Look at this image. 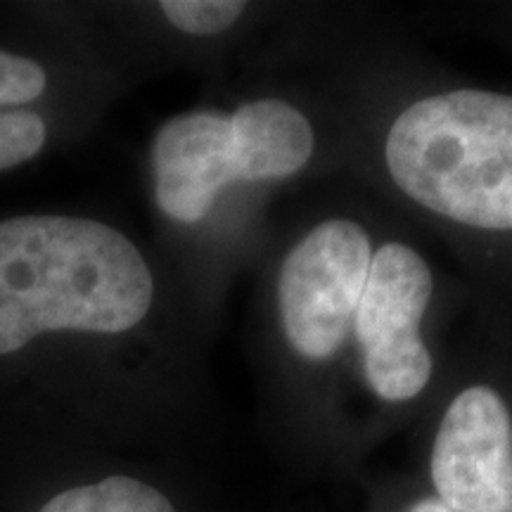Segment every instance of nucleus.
<instances>
[{
    "mask_svg": "<svg viewBox=\"0 0 512 512\" xmlns=\"http://www.w3.org/2000/svg\"><path fill=\"white\" fill-rule=\"evenodd\" d=\"M46 72L27 57L0 50V105H22L46 91Z\"/></svg>",
    "mask_w": 512,
    "mask_h": 512,
    "instance_id": "10",
    "label": "nucleus"
},
{
    "mask_svg": "<svg viewBox=\"0 0 512 512\" xmlns=\"http://www.w3.org/2000/svg\"><path fill=\"white\" fill-rule=\"evenodd\" d=\"M408 512H453L451 508H446L439 498H425V501H418Z\"/></svg>",
    "mask_w": 512,
    "mask_h": 512,
    "instance_id": "11",
    "label": "nucleus"
},
{
    "mask_svg": "<svg viewBox=\"0 0 512 512\" xmlns=\"http://www.w3.org/2000/svg\"><path fill=\"white\" fill-rule=\"evenodd\" d=\"M370 261L368 233L347 219L320 223L287 254L278 304L287 342L299 356L325 361L342 347Z\"/></svg>",
    "mask_w": 512,
    "mask_h": 512,
    "instance_id": "4",
    "label": "nucleus"
},
{
    "mask_svg": "<svg viewBox=\"0 0 512 512\" xmlns=\"http://www.w3.org/2000/svg\"><path fill=\"white\" fill-rule=\"evenodd\" d=\"M155 280L124 233L76 216L0 221V356L48 330L117 335L147 316Z\"/></svg>",
    "mask_w": 512,
    "mask_h": 512,
    "instance_id": "1",
    "label": "nucleus"
},
{
    "mask_svg": "<svg viewBox=\"0 0 512 512\" xmlns=\"http://www.w3.org/2000/svg\"><path fill=\"white\" fill-rule=\"evenodd\" d=\"M384 157L396 185L434 214L512 230V95L465 88L415 102Z\"/></svg>",
    "mask_w": 512,
    "mask_h": 512,
    "instance_id": "2",
    "label": "nucleus"
},
{
    "mask_svg": "<svg viewBox=\"0 0 512 512\" xmlns=\"http://www.w3.org/2000/svg\"><path fill=\"white\" fill-rule=\"evenodd\" d=\"M159 8L185 34L214 36L233 27L247 5L233 0H164Z\"/></svg>",
    "mask_w": 512,
    "mask_h": 512,
    "instance_id": "8",
    "label": "nucleus"
},
{
    "mask_svg": "<svg viewBox=\"0 0 512 512\" xmlns=\"http://www.w3.org/2000/svg\"><path fill=\"white\" fill-rule=\"evenodd\" d=\"M432 482L453 512H512V418L494 389L470 387L448 406Z\"/></svg>",
    "mask_w": 512,
    "mask_h": 512,
    "instance_id": "6",
    "label": "nucleus"
},
{
    "mask_svg": "<svg viewBox=\"0 0 512 512\" xmlns=\"http://www.w3.org/2000/svg\"><path fill=\"white\" fill-rule=\"evenodd\" d=\"M311 155V124L283 100L247 102L230 117L181 114L152 143L157 204L169 219L197 223L226 185L292 176Z\"/></svg>",
    "mask_w": 512,
    "mask_h": 512,
    "instance_id": "3",
    "label": "nucleus"
},
{
    "mask_svg": "<svg viewBox=\"0 0 512 512\" xmlns=\"http://www.w3.org/2000/svg\"><path fill=\"white\" fill-rule=\"evenodd\" d=\"M38 512H176L155 486L133 477H107L102 482L62 491Z\"/></svg>",
    "mask_w": 512,
    "mask_h": 512,
    "instance_id": "7",
    "label": "nucleus"
},
{
    "mask_svg": "<svg viewBox=\"0 0 512 512\" xmlns=\"http://www.w3.org/2000/svg\"><path fill=\"white\" fill-rule=\"evenodd\" d=\"M430 266L415 249L387 242L370 261L354 313L370 389L384 401H408L427 387L432 356L420 339V320L432 299Z\"/></svg>",
    "mask_w": 512,
    "mask_h": 512,
    "instance_id": "5",
    "label": "nucleus"
},
{
    "mask_svg": "<svg viewBox=\"0 0 512 512\" xmlns=\"http://www.w3.org/2000/svg\"><path fill=\"white\" fill-rule=\"evenodd\" d=\"M46 124L34 112H0V171L15 169L41 152Z\"/></svg>",
    "mask_w": 512,
    "mask_h": 512,
    "instance_id": "9",
    "label": "nucleus"
}]
</instances>
